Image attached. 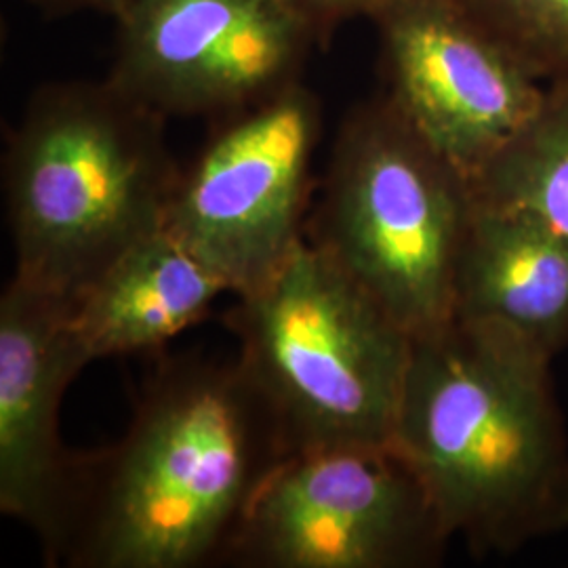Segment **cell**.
Instances as JSON below:
<instances>
[{
  "mask_svg": "<svg viewBox=\"0 0 568 568\" xmlns=\"http://www.w3.org/2000/svg\"><path fill=\"white\" fill-rule=\"evenodd\" d=\"M291 453L241 363L171 358L112 447L77 453L51 567L224 562L257 488Z\"/></svg>",
  "mask_w": 568,
  "mask_h": 568,
  "instance_id": "6da1fadb",
  "label": "cell"
},
{
  "mask_svg": "<svg viewBox=\"0 0 568 568\" xmlns=\"http://www.w3.org/2000/svg\"><path fill=\"white\" fill-rule=\"evenodd\" d=\"M551 361L504 326L462 318L413 337L392 445L448 537L478 558L568 530V434Z\"/></svg>",
  "mask_w": 568,
  "mask_h": 568,
  "instance_id": "7a4b0ae2",
  "label": "cell"
},
{
  "mask_svg": "<svg viewBox=\"0 0 568 568\" xmlns=\"http://www.w3.org/2000/svg\"><path fill=\"white\" fill-rule=\"evenodd\" d=\"M164 122L108 79L30 95L2 156L16 278L72 300L163 230L182 171Z\"/></svg>",
  "mask_w": 568,
  "mask_h": 568,
  "instance_id": "3957f363",
  "label": "cell"
},
{
  "mask_svg": "<svg viewBox=\"0 0 568 568\" xmlns=\"http://www.w3.org/2000/svg\"><path fill=\"white\" fill-rule=\"evenodd\" d=\"M474 190L384 93L339 124L305 239L413 337L455 318Z\"/></svg>",
  "mask_w": 568,
  "mask_h": 568,
  "instance_id": "277c9868",
  "label": "cell"
},
{
  "mask_svg": "<svg viewBox=\"0 0 568 568\" xmlns=\"http://www.w3.org/2000/svg\"><path fill=\"white\" fill-rule=\"evenodd\" d=\"M224 323L291 450L392 443L413 335L318 246L305 239Z\"/></svg>",
  "mask_w": 568,
  "mask_h": 568,
  "instance_id": "5b68a950",
  "label": "cell"
},
{
  "mask_svg": "<svg viewBox=\"0 0 568 568\" xmlns=\"http://www.w3.org/2000/svg\"><path fill=\"white\" fill-rule=\"evenodd\" d=\"M447 528L392 443L295 448L257 488L225 551L241 568H432Z\"/></svg>",
  "mask_w": 568,
  "mask_h": 568,
  "instance_id": "8992f818",
  "label": "cell"
},
{
  "mask_svg": "<svg viewBox=\"0 0 568 568\" xmlns=\"http://www.w3.org/2000/svg\"><path fill=\"white\" fill-rule=\"evenodd\" d=\"M323 103L304 82L225 114L180 171L164 230L230 295L267 283L305 243Z\"/></svg>",
  "mask_w": 568,
  "mask_h": 568,
  "instance_id": "52a82bcc",
  "label": "cell"
},
{
  "mask_svg": "<svg viewBox=\"0 0 568 568\" xmlns=\"http://www.w3.org/2000/svg\"><path fill=\"white\" fill-rule=\"evenodd\" d=\"M108 81L171 116L239 112L302 81L316 32L281 0H131Z\"/></svg>",
  "mask_w": 568,
  "mask_h": 568,
  "instance_id": "ba28073f",
  "label": "cell"
},
{
  "mask_svg": "<svg viewBox=\"0 0 568 568\" xmlns=\"http://www.w3.org/2000/svg\"><path fill=\"white\" fill-rule=\"evenodd\" d=\"M384 95L469 182L548 87L455 0H403L373 20Z\"/></svg>",
  "mask_w": 568,
  "mask_h": 568,
  "instance_id": "9c48e42d",
  "label": "cell"
},
{
  "mask_svg": "<svg viewBox=\"0 0 568 568\" xmlns=\"http://www.w3.org/2000/svg\"><path fill=\"white\" fill-rule=\"evenodd\" d=\"M87 365L70 300L13 276L0 297V511L37 535L47 565L77 457L61 443V400Z\"/></svg>",
  "mask_w": 568,
  "mask_h": 568,
  "instance_id": "30bf717a",
  "label": "cell"
},
{
  "mask_svg": "<svg viewBox=\"0 0 568 568\" xmlns=\"http://www.w3.org/2000/svg\"><path fill=\"white\" fill-rule=\"evenodd\" d=\"M455 318L508 328L556 356L568 345V243L523 211L474 196Z\"/></svg>",
  "mask_w": 568,
  "mask_h": 568,
  "instance_id": "8fae6325",
  "label": "cell"
},
{
  "mask_svg": "<svg viewBox=\"0 0 568 568\" xmlns=\"http://www.w3.org/2000/svg\"><path fill=\"white\" fill-rule=\"evenodd\" d=\"M230 293L192 251L159 230L70 300V321L91 363L159 352L204 321Z\"/></svg>",
  "mask_w": 568,
  "mask_h": 568,
  "instance_id": "7c38bea8",
  "label": "cell"
},
{
  "mask_svg": "<svg viewBox=\"0 0 568 568\" xmlns=\"http://www.w3.org/2000/svg\"><path fill=\"white\" fill-rule=\"evenodd\" d=\"M476 201L523 211L568 243V87H548L539 110L471 180Z\"/></svg>",
  "mask_w": 568,
  "mask_h": 568,
  "instance_id": "4fadbf2b",
  "label": "cell"
},
{
  "mask_svg": "<svg viewBox=\"0 0 568 568\" xmlns=\"http://www.w3.org/2000/svg\"><path fill=\"white\" fill-rule=\"evenodd\" d=\"M546 87H568V0H455Z\"/></svg>",
  "mask_w": 568,
  "mask_h": 568,
  "instance_id": "5bb4252c",
  "label": "cell"
},
{
  "mask_svg": "<svg viewBox=\"0 0 568 568\" xmlns=\"http://www.w3.org/2000/svg\"><path fill=\"white\" fill-rule=\"evenodd\" d=\"M316 32L325 47L328 37L345 21L377 20L403 0H281Z\"/></svg>",
  "mask_w": 568,
  "mask_h": 568,
  "instance_id": "9a60e30c",
  "label": "cell"
},
{
  "mask_svg": "<svg viewBox=\"0 0 568 568\" xmlns=\"http://www.w3.org/2000/svg\"><path fill=\"white\" fill-rule=\"evenodd\" d=\"M47 16H68L77 11H98L116 20L131 0H28Z\"/></svg>",
  "mask_w": 568,
  "mask_h": 568,
  "instance_id": "2e32d148",
  "label": "cell"
}]
</instances>
